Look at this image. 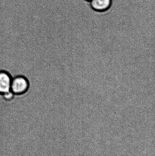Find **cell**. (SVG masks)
Here are the masks:
<instances>
[{
  "mask_svg": "<svg viewBox=\"0 0 155 156\" xmlns=\"http://www.w3.org/2000/svg\"><path fill=\"white\" fill-rule=\"evenodd\" d=\"M30 87L28 79L23 76H17L12 79L11 91L15 95H22L26 93Z\"/></svg>",
  "mask_w": 155,
  "mask_h": 156,
  "instance_id": "obj_1",
  "label": "cell"
},
{
  "mask_svg": "<svg viewBox=\"0 0 155 156\" xmlns=\"http://www.w3.org/2000/svg\"><path fill=\"white\" fill-rule=\"evenodd\" d=\"M12 77L5 70H0V95L11 90Z\"/></svg>",
  "mask_w": 155,
  "mask_h": 156,
  "instance_id": "obj_2",
  "label": "cell"
},
{
  "mask_svg": "<svg viewBox=\"0 0 155 156\" xmlns=\"http://www.w3.org/2000/svg\"><path fill=\"white\" fill-rule=\"evenodd\" d=\"M85 1H86V2H90V1H91V0H85Z\"/></svg>",
  "mask_w": 155,
  "mask_h": 156,
  "instance_id": "obj_5",
  "label": "cell"
},
{
  "mask_svg": "<svg viewBox=\"0 0 155 156\" xmlns=\"http://www.w3.org/2000/svg\"><path fill=\"white\" fill-rule=\"evenodd\" d=\"M90 6L94 11L104 12L109 10L112 5V0H91Z\"/></svg>",
  "mask_w": 155,
  "mask_h": 156,
  "instance_id": "obj_3",
  "label": "cell"
},
{
  "mask_svg": "<svg viewBox=\"0 0 155 156\" xmlns=\"http://www.w3.org/2000/svg\"><path fill=\"white\" fill-rule=\"evenodd\" d=\"M15 95L11 90L2 94V96L4 100L6 101H11L14 99Z\"/></svg>",
  "mask_w": 155,
  "mask_h": 156,
  "instance_id": "obj_4",
  "label": "cell"
}]
</instances>
